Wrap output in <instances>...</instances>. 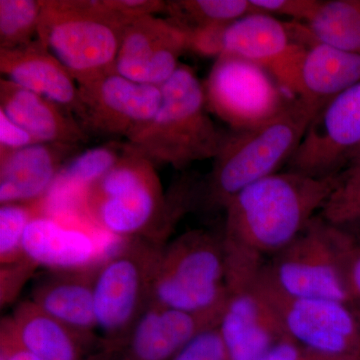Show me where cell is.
<instances>
[{"mask_svg":"<svg viewBox=\"0 0 360 360\" xmlns=\"http://www.w3.org/2000/svg\"><path fill=\"white\" fill-rule=\"evenodd\" d=\"M296 172L274 174L233 196L225 206L226 276L246 279L262 270V257L279 253L303 231L340 184Z\"/></svg>","mask_w":360,"mask_h":360,"instance_id":"1","label":"cell"},{"mask_svg":"<svg viewBox=\"0 0 360 360\" xmlns=\"http://www.w3.org/2000/svg\"><path fill=\"white\" fill-rule=\"evenodd\" d=\"M198 196V181L180 179L165 195L155 167L120 161L84 196L86 212L103 231L122 239L142 238L162 245Z\"/></svg>","mask_w":360,"mask_h":360,"instance_id":"2","label":"cell"},{"mask_svg":"<svg viewBox=\"0 0 360 360\" xmlns=\"http://www.w3.org/2000/svg\"><path fill=\"white\" fill-rule=\"evenodd\" d=\"M160 87V110L127 139L130 148L155 165H169L176 169L217 158L229 132L219 129L208 115L205 86L193 68L180 63Z\"/></svg>","mask_w":360,"mask_h":360,"instance_id":"3","label":"cell"},{"mask_svg":"<svg viewBox=\"0 0 360 360\" xmlns=\"http://www.w3.org/2000/svg\"><path fill=\"white\" fill-rule=\"evenodd\" d=\"M316 108L295 98L276 117L253 129L229 132L198 195L210 208H225L239 191L276 174L302 141Z\"/></svg>","mask_w":360,"mask_h":360,"instance_id":"4","label":"cell"},{"mask_svg":"<svg viewBox=\"0 0 360 360\" xmlns=\"http://www.w3.org/2000/svg\"><path fill=\"white\" fill-rule=\"evenodd\" d=\"M127 25L103 0H41L37 39L84 84L115 72Z\"/></svg>","mask_w":360,"mask_h":360,"instance_id":"5","label":"cell"},{"mask_svg":"<svg viewBox=\"0 0 360 360\" xmlns=\"http://www.w3.org/2000/svg\"><path fill=\"white\" fill-rule=\"evenodd\" d=\"M229 295L224 241L200 229L161 248L150 302L220 321Z\"/></svg>","mask_w":360,"mask_h":360,"instance_id":"6","label":"cell"},{"mask_svg":"<svg viewBox=\"0 0 360 360\" xmlns=\"http://www.w3.org/2000/svg\"><path fill=\"white\" fill-rule=\"evenodd\" d=\"M352 243L347 231L315 217L262 274L284 295L347 304L345 264Z\"/></svg>","mask_w":360,"mask_h":360,"instance_id":"7","label":"cell"},{"mask_svg":"<svg viewBox=\"0 0 360 360\" xmlns=\"http://www.w3.org/2000/svg\"><path fill=\"white\" fill-rule=\"evenodd\" d=\"M163 245L146 238L123 239L97 264L94 312L108 343H125L150 302L151 285Z\"/></svg>","mask_w":360,"mask_h":360,"instance_id":"8","label":"cell"},{"mask_svg":"<svg viewBox=\"0 0 360 360\" xmlns=\"http://www.w3.org/2000/svg\"><path fill=\"white\" fill-rule=\"evenodd\" d=\"M203 86L208 110L233 131L269 122L295 99L265 68L232 54L217 58Z\"/></svg>","mask_w":360,"mask_h":360,"instance_id":"9","label":"cell"},{"mask_svg":"<svg viewBox=\"0 0 360 360\" xmlns=\"http://www.w3.org/2000/svg\"><path fill=\"white\" fill-rule=\"evenodd\" d=\"M255 285L276 312L290 340L329 359H360L359 324L347 304L284 295L262 270Z\"/></svg>","mask_w":360,"mask_h":360,"instance_id":"10","label":"cell"},{"mask_svg":"<svg viewBox=\"0 0 360 360\" xmlns=\"http://www.w3.org/2000/svg\"><path fill=\"white\" fill-rule=\"evenodd\" d=\"M160 86L141 84L110 72L78 85L73 115L87 135L129 139L160 110Z\"/></svg>","mask_w":360,"mask_h":360,"instance_id":"11","label":"cell"},{"mask_svg":"<svg viewBox=\"0 0 360 360\" xmlns=\"http://www.w3.org/2000/svg\"><path fill=\"white\" fill-rule=\"evenodd\" d=\"M360 146V82L317 111L288 160V172L323 179L340 176Z\"/></svg>","mask_w":360,"mask_h":360,"instance_id":"12","label":"cell"},{"mask_svg":"<svg viewBox=\"0 0 360 360\" xmlns=\"http://www.w3.org/2000/svg\"><path fill=\"white\" fill-rule=\"evenodd\" d=\"M309 44L298 22L284 23L264 13H250L227 26L224 52L265 68L291 96L296 97L298 75Z\"/></svg>","mask_w":360,"mask_h":360,"instance_id":"13","label":"cell"},{"mask_svg":"<svg viewBox=\"0 0 360 360\" xmlns=\"http://www.w3.org/2000/svg\"><path fill=\"white\" fill-rule=\"evenodd\" d=\"M186 51V35L174 23L143 16L125 27L115 71L132 82L161 86L179 68Z\"/></svg>","mask_w":360,"mask_h":360,"instance_id":"14","label":"cell"},{"mask_svg":"<svg viewBox=\"0 0 360 360\" xmlns=\"http://www.w3.org/2000/svg\"><path fill=\"white\" fill-rule=\"evenodd\" d=\"M255 279L229 288L219 323L229 360H257L278 341L290 338Z\"/></svg>","mask_w":360,"mask_h":360,"instance_id":"15","label":"cell"},{"mask_svg":"<svg viewBox=\"0 0 360 360\" xmlns=\"http://www.w3.org/2000/svg\"><path fill=\"white\" fill-rule=\"evenodd\" d=\"M22 248L30 264L49 271L91 269L106 257L103 246L89 232L66 226L40 212L26 227Z\"/></svg>","mask_w":360,"mask_h":360,"instance_id":"16","label":"cell"},{"mask_svg":"<svg viewBox=\"0 0 360 360\" xmlns=\"http://www.w3.org/2000/svg\"><path fill=\"white\" fill-rule=\"evenodd\" d=\"M77 148L37 143L0 153V203L40 202Z\"/></svg>","mask_w":360,"mask_h":360,"instance_id":"17","label":"cell"},{"mask_svg":"<svg viewBox=\"0 0 360 360\" xmlns=\"http://www.w3.org/2000/svg\"><path fill=\"white\" fill-rule=\"evenodd\" d=\"M219 319L187 314L149 302L125 341L124 360H172L200 331Z\"/></svg>","mask_w":360,"mask_h":360,"instance_id":"18","label":"cell"},{"mask_svg":"<svg viewBox=\"0 0 360 360\" xmlns=\"http://www.w3.org/2000/svg\"><path fill=\"white\" fill-rule=\"evenodd\" d=\"M0 110L39 143L78 146L89 141L75 116L59 104L0 78Z\"/></svg>","mask_w":360,"mask_h":360,"instance_id":"19","label":"cell"},{"mask_svg":"<svg viewBox=\"0 0 360 360\" xmlns=\"http://www.w3.org/2000/svg\"><path fill=\"white\" fill-rule=\"evenodd\" d=\"M0 72L9 82L59 104L71 113L75 111L77 82L40 40L18 49H0Z\"/></svg>","mask_w":360,"mask_h":360,"instance_id":"20","label":"cell"},{"mask_svg":"<svg viewBox=\"0 0 360 360\" xmlns=\"http://www.w3.org/2000/svg\"><path fill=\"white\" fill-rule=\"evenodd\" d=\"M96 266L72 271H49L33 286L30 300L56 321L94 340L97 330L94 312Z\"/></svg>","mask_w":360,"mask_h":360,"instance_id":"21","label":"cell"},{"mask_svg":"<svg viewBox=\"0 0 360 360\" xmlns=\"http://www.w3.org/2000/svg\"><path fill=\"white\" fill-rule=\"evenodd\" d=\"M360 82V54L314 41L300 66L296 97L321 110L324 104Z\"/></svg>","mask_w":360,"mask_h":360,"instance_id":"22","label":"cell"},{"mask_svg":"<svg viewBox=\"0 0 360 360\" xmlns=\"http://www.w3.org/2000/svg\"><path fill=\"white\" fill-rule=\"evenodd\" d=\"M21 345L40 360H84L90 338L45 314L32 300L20 302L6 317Z\"/></svg>","mask_w":360,"mask_h":360,"instance_id":"23","label":"cell"},{"mask_svg":"<svg viewBox=\"0 0 360 360\" xmlns=\"http://www.w3.org/2000/svg\"><path fill=\"white\" fill-rule=\"evenodd\" d=\"M127 149V141L111 142L70 158L51 186V191L41 201L60 205L86 193L103 175L115 167Z\"/></svg>","mask_w":360,"mask_h":360,"instance_id":"24","label":"cell"},{"mask_svg":"<svg viewBox=\"0 0 360 360\" xmlns=\"http://www.w3.org/2000/svg\"><path fill=\"white\" fill-rule=\"evenodd\" d=\"M304 25L315 41L360 54V0L321 1Z\"/></svg>","mask_w":360,"mask_h":360,"instance_id":"25","label":"cell"},{"mask_svg":"<svg viewBox=\"0 0 360 360\" xmlns=\"http://www.w3.org/2000/svg\"><path fill=\"white\" fill-rule=\"evenodd\" d=\"M250 0H174L167 1V20L182 32L213 25H229L257 13Z\"/></svg>","mask_w":360,"mask_h":360,"instance_id":"26","label":"cell"},{"mask_svg":"<svg viewBox=\"0 0 360 360\" xmlns=\"http://www.w3.org/2000/svg\"><path fill=\"white\" fill-rule=\"evenodd\" d=\"M41 0H0V49L25 46L37 37Z\"/></svg>","mask_w":360,"mask_h":360,"instance_id":"27","label":"cell"},{"mask_svg":"<svg viewBox=\"0 0 360 360\" xmlns=\"http://www.w3.org/2000/svg\"><path fill=\"white\" fill-rule=\"evenodd\" d=\"M37 205L7 203L0 207V264L7 266L25 259L23 236L30 220L40 212Z\"/></svg>","mask_w":360,"mask_h":360,"instance_id":"28","label":"cell"},{"mask_svg":"<svg viewBox=\"0 0 360 360\" xmlns=\"http://www.w3.org/2000/svg\"><path fill=\"white\" fill-rule=\"evenodd\" d=\"M321 217L338 226L360 217V172L341 179L321 210Z\"/></svg>","mask_w":360,"mask_h":360,"instance_id":"29","label":"cell"},{"mask_svg":"<svg viewBox=\"0 0 360 360\" xmlns=\"http://www.w3.org/2000/svg\"><path fill=\"white\" fill-rule=\"evenodd\" d=\"M172 360H229L219 326L200 331Z\"/></svg>","mask_w":360,"mask_h":360,"instance_id":"30","label":"cell"},{"mask_svg":"<svg viewBox=\"0 0 360 360\" xmlns=\"http://www.w3.org/2000/svg\"><path fill=\"white\" fill-rule=\"evenodd\" d=\"M257 13L278 14L307 22L319 6V0H250Z\"/></svg>","mask_w":360,"mask_h":360,"instance_id":"31","label":"cell"},{"mask_svg":"<svg viewBox=\"0 0 360 360\" xmlns=\"http://www.w3.org/2000/svg\"><path fill=\"white\" fill-rule=\"evenodd\" d=\"M229 25H213L184 32L187 51L201 56L219 58L224 52V32Z\"/></svg>","mask_w":360,"mask_h":360,"instance_id":"32","label":"cell"},{"mask_svg":"<svg viewBox=\"0 0 360 360\" xmlns=\"http://www.w3.org/2000/svg\"><path fill=\"white\" fill-rule=\"evenodd\" d=\"M104 6L127 23L143 18L165 13L167 1L160 0H103Z\"/></svg>","mask_w":360,"mask_h":360,"instance_id":"33","label":"cell"},{"mask_svg":"<svg viewBox=\"0 0 360 360\" xmlns=\"http://www.w3.org/2000/svg\"><path fill=\"white\" fill-rule=\"evenodd\" d=\"M34 269V265L26 258L18 264L1 266V304L11 302L18 295L25 279Z\"/></svg>","mask_w":360,"mask_h":360,"instance_id":"34","label":"cell"},{"mask_svg":"<svg viewBox=\"0 0 360 360\" xmlns=\"http://www.w3.org/2000/svg\"><path fill=\"white\" fill-rule=\"evenodd\" d=\"M37 143L39 142L32 135L0 110V153L18 150Z\"/></svg>","mask_w":360,"mask_h":360,"instance_id":"35","label":"cell"},{"mask_svg":"<svg viewBox=\"0 0 360 360\" xmlns=\"http://www.w3.org/2000/svg\"><path fill=\"white\" fill-rule=\"evenodd\" d=\"M329 357L309 352L290 338H283L257 360H326Z\"/></svg>","mask_w":360,"mask_h":360,"instance_id":"36","label":"cell"},{"mask_svg":"<svg viewBox=\"0 0 360 360\" xmlns=\"http://www.w3.org/2000/svg\"><path fill=\"white\" fill-rule=\"evenodd\" d=\"M0 360H40L18 340L6 319L0 326Z\"/></svg>","mask_w":360,"mask_h":360,"instance_id":"37","label":"cell"},{"mask_svg":"<svg viewBox=\"0 0 360 360\" xmlns=\"http://www.w3.org/2000/svg\"><path fill=\"white\" fill-rule=\"evenodd\" d=\"M345 281L352 302H356L360 309V248L354 238L345 264Z\"/></svg>","mask_w":360,"mask_h":360,"instance_id":"38","label":"cell"},{"mask_svg":"<svg viewBox=\"0 0 360 360\" xmlns=\"http://www.w3.org/2000/svg\"><path fill=\"white\" fill-rule=\"evenodd\" d=\"M360 172V146L355 149L354 153L350 156L349 161H348L347 167L345 172L340 175V179H343L345 177L350 176V175L357 174Z\"/></svg>","mask_w":360,"mask_h":360,"instance_id":"39","label":"cell"},{"mask_svg":"<svg viewBox=\"0 0 360 360\" xmlns=\"http://www.w3.org/2000/svg\"><path fill=\"white\" fill-rule=\"evenodd\" d=\"M340 229L347 232L355 240H360V217L347 224L340 225Z\"/></svg>","mask_w":360,"mask_h":360,"instance_id":"40","label":"cell"},{"mask_svg":"<svg viewBox=\"0 0 360 360\" xmlns=\"http://www.w3.org/2000/svg\"><path fill=\"white\" fill-rule=\"evenodd\" d=\"M326 360H360V359H326Z\"/></svg>","mask_w":360,"mask_h":360,"instance_id":"41","label":"cell"},{"mask_svg":"<svg viewBox=\"0 0 360 360\" xmlns=\"http://www.w3.org/2000/svg\"><path fill=\"white\" fill-rule=\"evenodd\" d=\"M359 312H360V309H359Z\"/></svg>","mask_w":360,"mask_h":360,"instance_id":"42","label":"cell"}]
</instances>
